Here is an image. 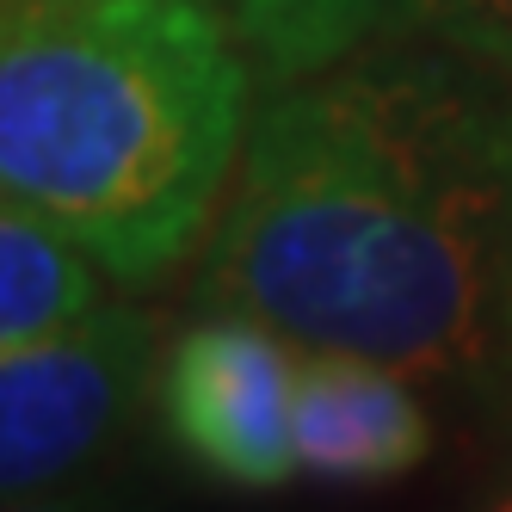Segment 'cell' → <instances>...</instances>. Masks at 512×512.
<instances>
[{"mask_svg": "<svg viewBox=\"0 0 512 512\" xmlns=\"http://www.w3.org/2000/svg\"><path fill=\"white\" fill-rule=\"evenodd\" d=\"M155 315L99 303L62 334L0 352V500L56 494L155 395Z\"/></svg>", "mask_w": 512, "mask_h": 512, "instance_id": "obj_3", "label": "cell"}, {"mask_svg": "<svg viewBox=\"0 0 512 512\" xmlns=\"http://www.w3.org/2000/svg\"><path fill=\"white\" fill-rule=\"evenodd\" d=\"M0 512H87V506H68L56 494H31V500H0Z\"/></svg>", "mask_w": 512, "mask_h": 512, "instance_id": "obj_9", "label": "cell"}, {"mask_svg": "<svg viewBox=\"0 0 512 512\" xmlns=\"http://www.w3.org/2000/svg\"><path fill=\"white\" fill-rule=\"evenodd\" d=\"M210 7L260 68V87L303 81L352 50H371L395 38L401 19V0H210Z\"/></svg>", "mask_w": 512, "mask_h": 512, "instance_id": "obj_7", "label": "cell"}, {"mask_svg": "<svg viewBox=\"0 0 512 512\" xmlns=\"http://www.w3.org/2000/svg\"><path fill=\"white\" fill-rule=\"evenodd\" d=\"M297 358V340L235 309L179 327L155 364V408L173 451L229 488H284L297 475Z\"/></svg>", "mask_w": 512, "mask_h": 512, "instance_id": "obj_4", "label": "cell"}, {"mask_svg": "<svg viewBox=\"0 0 512 512\" xmlns=\"http://www.w3.org/2000/svg\"><path fill=\"white\" fill-rule=\"evenodd\" d=\"M198 297L512 401V75L383 38L260 93Z\"/></svg>", "mask_w": 512, "mask_h": 512, "instance_id": "obj_1", "label": "cell"}, {"mask_svg": "<svg viewBox=\"0 0 512 512\" xmlns=\"http://www.w3.org/2000/svg\"><path fill=\"white\" fill-rule=\"evenodd\" d=\"M297 469L315 482H395L432 457L420 383L364 352L303 346L297 358Z\"/></svg>", "mask_w": 512, "mask_h": 512, "instance_id": "obj_5", "label": "cell"}, {"mask_svg": "<svg viewBox=\"0 0 512 512\" xmlns=\"http://www.w3.org/2000/svg\"><path fill=\"white\" fill-rule=\"evenodd\" d=\"M475 512H512V488H506V494H494L488 506H475Z\"/></svg>", "mask_w": 512, "mask_h": 512, "instance_id": "obj_10", "label": "cell"}, {"mask_svg": "<svg viewBox=\"0 0 512 512\" xmlns=\"http://www.w3.org/2000/svg\"><path fill=\"white\" fill-rule=\"evenodd\" d=\"M395 38H420L512 75V0H401Z\"/></svg>", "mask_w": 512, "mask_h": 512, "instance_id": "obj_8", "label": "cell"}, {"mask_svg": "<svg viewBox=\"0 0 512 512\" xmlns=\"http://www.w3.org/2000/svg\"><path fill=\"white\" fill-rule=\"evenodd\" d=\"M260 93L210 0H0V192L155 284L210 241Z\"/></svg>", "mask_w": 512, "mask_h": 512, "instance_id": "obj_2", "label": "cell"}, {"mask_svg": "<svg viewBox=\"0 0 512 512\" xmlns=\"http://www.w3.org/2000/svg\"><path fill=\"white\" fill-rule=\"evenodd\" d=\"M105 303V272L87 253L0 192V352L62 334Z\"/></svg>", "mask_w": 512, "mask_h": 512, "instance_id": "obj_6", "label": "cell"}]
</instances>
